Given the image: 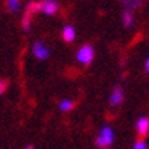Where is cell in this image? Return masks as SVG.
Segmentation results:
<instances>
[{"label": "cell", "mask_w": 149, "mask_h": 149, "mask_svg": "<svg viewBox=\"0 0 149 149\" xmlns=\"http://www.w3.org/2000/svg\"><path fill=\"white\" fill-rule=\"evenodd\" d=\"M31 20H32V14L26 11V14H24L23 20H22V26H23V29H24L26 32L31 31Z\"/></svg>", "instance_id": "8fae6325"}, {"label": "cell", "mask_w": 149, "mask_h": 149, "mask_svg": "<svg viewBox=\"0 0 149 149\" xmlns=\"http://www.w3.org/2000/svg\"><path fill=\"white\" fill-rule=\"evenodd\" d=\"M122 23H123L125 28H132L134 24V14L131 9H123V12H122Z\"/></svg>", "instance_id": "ba28073f"}, {"label": "cell", "mask_w": 149, "mask_h": 149, "mask_svg": "<svg viewBox=\"0 0 149 149\" xmlns=\"http://www.w3.org/2000/svg\"><path fill=\"white\" fill-rule=\"evenodd\" d=\"M6 8H8L9 12L15 14V12H18L22 9V3H20L18 0H8V2H6Z\"/></svg>", "instance_id": "9c48e42d"}, {"label": "cell", "mask_w": 149, "mask_h": 149, "mask_svg": "<svg viewBox=\"0 0 149 149\" xmlns=\"http://www.w3.org/2000/svg\"><path fill=\"white\" fill-rule=\"evenodd\" d=\"M6 87H8V84H6V81H3V79H0V96L5 93V90H6Z\"/></svg>", "instance_id": "5bb4252c"}, {"label": "cell", "mask_w": 149, "mask_h": 149, "mask_svg": "<svg viewBox=\"0 0 149 149\" xmlns=\"http://www.w3.org/2000/svg\"><path fill=\"white\" fill-rule=\"evenodd\" d=\"M148 149H149V146H148Z\"/></svg>", "instance_id": "e0dca14e"}, {"label": "cell", "mask_w": 149, "mask_h": 149, "mask_svg": "<svg viewBox=\"0 0 149 149\" xmlns=\"http://www.w3.org/2000/svg\"><path fill=\"white\" fill-rule=\"evenodd\" d=\"M93 59H94V49H93V46L84 44V46H81L78 49V52H76V61L79 64L88 65V64H91Z\"/></svg>", "instance_id": "7a4b0ae2"}, {"label": "cell", "mask_w": 149, "mask_h": 149, "mask_svg": "<svg viewBox=\"0 0 149 149\" xmlns=\"http://www.w3.org/2000/svg\"><path fill=\"white\" fill-rule=\"evenodd\" d=\"M131 149H148V145H146V141H143V140H137L132 145Z\"/></svg>", "instance_id": "7c38bea8"}, {"label": "cell", "mask_w": 149, "mask_h": 149, "mask_svg": "<svg viewBox=\"0 0 149 149\" xmlns=\"http://www.w3.org/2000/svg\"><path fill=\"white\" fill-rule=\"evenodd\" d=\"M114 130L110 126V125H105L100 128V131L97 134V139H96V145L99 148H110L113 143H114Z\"/></svg>", "instance_id": "6da1fadb"}, {"label": "cell", "mask_w": 149, "mask_h": 149, "mask_svg": "<svg viewBox=\"0 0 149 149\" xmlns=\"http://www.w3.org/2000/svg\"><path fill=\"white\" fill-rule=\"evenodd\" d=\"M24 149H33V146H31V145H28V146H26Z\"/></svg>", "instance_id": "2e32d148"}, {"label": "cell", "mask_w": 149, "mask_h": 149, "mask_svg": "<svg viewBox=\"0 0 149 149\" xmlns=\"http://www.w3.org/2000/svg\"><path fill=\"white\" fill-rule=\"evenodd\" d=\"M73 100L72 99H63V100H61V102H59V110L61 111H70L72 110V108H73Z\"/></svg>", "instance_id": "30bf717a"}, {"label": "cell", "mask_w": 149, "mask_h": 149, "mask_svg": "<svg viewBox=\"0 0 149 149\" xmlns=\"http://www.w3.org/2000/svg\"><path fill=\"white\" fill-rule=\"evenodd\" d=\"M122 102H123V90L120 87H116L113 90V93L110 94V105L116 107V105H120Z\"/></svg>", "instance_id": "52a82bcc"}, {"label": "cell", "mask_w": 149, "mask_h": 149, "mask_svg": "<svg viewBox=\"0 0 149 149\" xmlns=\"http://www.w3.org/2000/svg\"><path fill=\"white\" fill-rule=\"evenodd\" d=\"M61 35H63V40L67 43H73L74 38H76V29L73 28L72 24H67L63 28V31H61Z\"/></svg>", "instance_id": "8992f818"}, {"label": "cell", "mask_w": 149, "mask_h": 149, "mask_svg": "<svg viewBox=\"0 0 149 149\" xmlns=\"http://www.w3.org/2000/svg\"><path fill=\"white\" fill-rule=\"evenodd\" d=\"M135 130H137V134L145 137V135L149 134V119L148 117H140L135 123Z\"/></svg>", "instance_id": "5b68a950"}, {"label": "cell", "mask_w": 149, "mask_h": 149, "mask_svg": "<svg viewBox=\"0 0 149 149\" xmlns=\"http://www.w3.org/2000/svg\"><path fill=\"white\" fill-rule=\"evenodd\" d=\"M145 69H146V72L149 73V58H146V61H145Z\"/></svg>", "instance_id": "9a60e30c"}, {"label": "cell", "mask_w": 149, "mask_h": 149, "mask_svg": "<svg viewBox=\"0 0 149 149\" xmlns=\"http://www.w3.org/2000/svg\"><path fill=\"white\" fill-rule=\"evenodd\" d=\"M59 9V5L55 0H46V2H41V12H44L46 15H53L56 14Z\"/></svg>", "instance_id": "277c9868"}, {"label": "cell", "mask_w": 149, "mask_h": 149, "mask_svg": "<svg viewBox=\"0 0 149 149\" xmlns=\"http://www.w3.org/2000/svg\"><path fill=\"white\" fill-rule=\"evenodd\" d=\"M140 5V2H125V8L126 9H131V11H134L137 6Z\"/></svg>", "instance_id": "4fadbf2b"}, {"label": "cell", "mask_w": 149, "mask_h": 149, "mask_svg": "<svg viewBox=\"0 0 149 149\" xmlns=\"http://www.w3.org/2000/svg\"><path fill=\"white\" fill-rule=\"evenodd\" d=\"M31 50H32V55L40 61H44V59H47L50 56V49L43 41H35L32 44Z\"/></svg>", "instance_id": "3957f363"}]
</instances>
